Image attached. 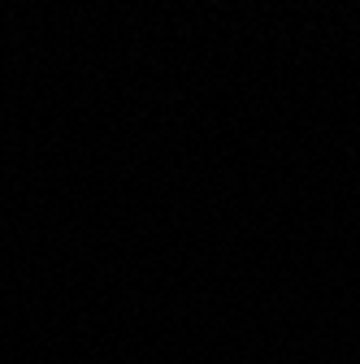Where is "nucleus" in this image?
Segmentation results:
<instances>
[]
</instances>
